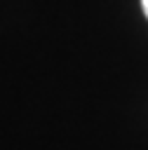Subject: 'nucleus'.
I'll return each mask as SVG.
<instances>
[{
  "mask_svg": "<svg viewBox=\"0 0 148 150\" xmlns=\"http://www.w3.org/2000/svg\"><path fill=\"white\" fill-rule=\"evenodd\" d=\"M143 2V12H146V16H148V0H141Z\"/></svg>",
  "mask_w": 148,
  "mask_h": 150,
  "instance_id": "f257e3e1",
  "label": "nucleus"
}]
</instances>
